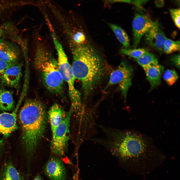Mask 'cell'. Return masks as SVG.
<instances>
[{"instance_id":"26","label":"cell","mask_w":180,"mask_h":180,"mask_svg":"<svg viewBox=\"0 0 180 180\" xmlns=\"http://www.w3.org/2000/svg\"><path fill=\"white\" fill-rule=\"evenodd\" d=\"M6 44L3 39H0V54L5 47Z\"/></svg>"},{"instance_id":"24","label":"cell","mask_w":180,"mask_h":180,"mask_svg":"<svg viewBox=\"0 0 180 180\" xmlns=\"http://www.w3.org/2000/svg\"><path fill=\"white\" fill-rule=\"evenodd\" d=\"M170 60L175 66L178 69L180 68V54L172 56L170 58Z\"/></svg>"},{"instance_id":"1","label":"cell","mask_w":180,"mask_h":180,"mask_svg":"<svg viewBox=\"0 0 180 180\" xmlns=\"http://www.w3.org/2000/svg\"><path fill=\"white\" fill-rule=\"evenodd\" d=\"M71 52L73 73L76 79L81 83L84 97L86 99L102 78L104 70V62L98 52L86 44Z\"/></svg>"},{"instance_id":"23","label":"cell","mask_w":180,"mask_h":180,"mask_svg":"<svg viewBox=\"0 0 180 180\" xmlns=\"http://www.w3.org/2000/svg\"><path fill=\"white\" fill-rule=\"evenodd\" d=\"M17 63L8 62L0 59V76L7 69Z\"/></svg>"},{"instance_id":"17","label":"cell","mask_w":180,"mask_h":180,"mask_svg":"<svg viewBox=\"0 0 180 180\" xmlns=\"http://www.w3.org/2000/svg\"><path fill=\"white\" fill-rule=\"evenodd\" d=\"M108 25L118 41L123 46L124 48H129L130 46V39L124 30L121 27L116 25L110 23H108Z\"/></svg>"},{"instance_id":"18","label":"cell","mask_w":180,"mask_h":180,"mask_svg":"<svg viewBox=\"0 0 180 180\" xmlns=\"http://www.w3.org/2000/svg\"><path fill=\"white\" fill-rule=\"evenodd\" d=\"M134 60L144 69L153 65L158 64L156 56L152 53L148 52Z\"/></svg>"},{"instance_id":"11","label":"cell","mask_w":180,"mask_h":180,"mask_svg":"<svg viewBox=\"0 0 180 180\" xmlns=\"http://www.w3.org/2000/svg\"><path fill=\"white\" fill-rule=\"evenodd\" d=\"M18 106L12 113L0 114V133L8 135L17 128L16 113Z\"/></svg>"},{"instance_id":"6","label":"cell","mask_w":180,"mask_h":180,"mask_svg":"<svg viewBox=\"0 0 180 180\" xmlns=\"http://www.w3.org/2000/svg\"><path fill=\"white\" fill-rule=\"evenodd\" d=\"M133 74L132 67L125 62H121L111 74L108 82L104 90L112 86L118 84L126 100L128 90L132 85Z\"/></svg>"},{"instance_id":"12","label":"cell","mask_w":180,"mask_h":180,"mask_svg":"<svg viewBox=\"0 0 180 180\" xmlns=\"http://www.w3.org/2000/svg\"><path fill=\"white\" fill-rule=\"evenodd\" d=\"M144 70L147 79L150 84V90H151L160 84L164 67L158 63L151 66Z\"/></svg>"},{"instance_id":"3","label":"cell","mask_w":180,"mask_h":180,"mask_svg":"<svg viewBox=\"0 0 180 180\" xmlns=\"http://www.w3.org/2000/svg\"><path fill=\"white\" fill-rule=\"evenodd\" d=\"M35 38V68L46 88L52 93L61 95L64 81L59 71L57 60L50 50L47 40L38 33Z\"/></svg>"},{"instance_id":"28","label":"cell","mask_w":180,"mask_h":180,"mask_svg":"<svg viewBox=\"0 0 180 180\" xmlns=\"http://www.w3.org/2000/svg\"><path fill=\"white\" fill-rule=\"evenodd\" d=\"M33 180H43L40 174H38L35 176Z\"/></svg>"},{"instance_id":"2","label":"cell","mask_w":180,"mask_h":180,"mask_svg":"<svg viewBox=\"0 0 180 180\" xmlns=\"http://www.w3.org/2000/svg\"><path fill=\"white\" fill-rule=\"evenodd\" d=\"M19 117L27 158L28 162H30L46 128L45 108L40 101L28 99L22 108Z\"/></svg>"},{"instance_id":"8","label":"cell","mask_w":180,"mask_h":180,"mask_svg":"<svg viewBox=\"0 0 180 180\" xmlns=\"http://www.w3.org/2000/svg\"><path fill=\"white\" fill-rule=\"evenodd\" d=\"M44 170L51 180H66L67 173L62 160L58 156H52L45 164Z\"/></svg>"},{"instance_id":"22","label":"cell","mask_w":180,"mask_h":180,"mask_svg":"<svg viewBox=\"0 0 180 180\" xmlns=\"http://www.w3.org/2000/svg\"><path fill=\"white\" fill-rule=\"evenodd\" d=\"M170 15L176 26L180 28V9L172 8L169 10Z\"/></svg>"},{"instance_id":"16","label":"cell","mask_w":180,"mask_h":180,"mask_svg":"<svg viewBox=\"0 0 180 180\" xmlns=\"http://www.w3.org/2000/svg\"><path fill=\"white\" fill-rule=\"evenodd\" d=\"M19 55L16 48L7 44L0 54V59L7 62L16 63Z\"/></svg>"},{"instance_id":"5","label":"cell","mask_w":180,"mask_h":180,"mask_svg":"<svg viewBox=\"0 0 180 180\" xmlns=\"http://www.w3.org/2000/svg\"><path fill=\"white\" fill-rule=\"evenodd\" d=\"M72 109L66 113L62 123L52 133V138L50 144L52 152L58 156H62L67 148L68 142L70 136V127Z\"/></svg>"},{"instance_id":"21","label":"cell","mask_w":180,"mask_h":180,"mask_svg":"<svg viewBox=\"0 0 180 180\" xmlns=\"http://www.w3.org/2000/svg\"><path fill=\"white\" fill-rule=\"evenodd\" d=\"M178 76L174 70H167L165 71L163 75V78L167 84L172 86L178 78Z\"/></svg>"},{"instance_id":"7","label":"cell","mask_w":180,"mask_h":180,"mask_svg":"<svg viewBox=\"0 0 180 180\" xmlns=\"http://www.w3.org/2000/svg\"><path fill=\"white\" fill-rule=\"evenodd\" d=\"M155 23V22L146 15L138 13L135 15L132 22L133 48H137L142 38Z\"/></svg>"},{"instance_id":"27","label":"cell","mask_w":180,"mask_h":180,"mask_svg":"<svg viewBox=\"0 0 180 180\" xmlns=\"http://www.w3.org/2000/svg\"><path fill=\"white\" fill-rule=\"evenodd\" d=\"M155 3L156 6L158 7H162L164 4V1L162 0H156Z\"/></svg>"},{"instance_id":"13","label":"cell","mask_w":180,"mask_h":180,"mask_svg":"<svg viewBox=\"0 0 180 180\" xmlns=\"http://www.w3.org/2000/svg\"><path fill=\"white\" fill-rule=\"evenodd\" d=\"M66 114L62 107L58 104H54L50 107L48 116L52 133L62 123Z\"/></svg>"},{"instance_id":"10","label":"cell","mask_w":180,"mask_h":180,"mask_svg":"<svg viewBox=\"0 0 180 180\" xmlns=\"http://www.w3.org/2000/svg\"><path fill=\"white\" fill-rule=\"evenodd\" d=\"M22 63H17L6 70L0 76L1 84L4 86L18 90L22 76Z\"/></svg>"},{"instance_id":"4","label":"cell","mask_w":180,"mask_h":180,"mask_svg":"<svg viewBox=\"0 0 180 180\" xmlns=\"http://www.w3.org/2000/svg\"><path fill=\"white\" fill-rule=\"evenodd\" d=\"M58 56V68L64 81L67 84L68 94L71 102V107L73 110L78 111L82 107L80 94L76 88L75 82L76 79L72 67L68 62L65 52L60 44L56 46Z\"/></svg>"},{"instance_id":"25","label":"cell","mask_w":180,"mask_h":180,"mask_svg":"<svg viewBox=\"0 0 180 180\" xmlns=\"http://www.w3.org/2000/svg\"><path fill=\"white\" fill-rule=\"evenodd\" d=\"M148 1V0H128L127 3L132 4L138 7H141Z\"/></svg>"},{"instance_id":"15","label":"cell","mask_w":180,"mask_h":180,"mask_svg":"<svg viewBox=\"0 0 180 180\" xmlns=\"http://www.w3.org/2000/svg\"><path fill=\"white\" fill-rule=\"evenodd\" d=\"M12 91L0 88V110H10L14 107V102Z\"/></svg>"},{"instance_id":"9","label":"cell","mask_w":180,"mask_h":180,"mask_svg":"<svg viewBox=\"0 0 180 180\" xmlns=\"http://www.w3.org/2000/svg\"><path fill=\"white\" fill-rule=\"evenodd\" d=\"M167 38L157 21L144 35L146 43L159 52L163 51L164 42Z\"/></svg>"},{"instance_id":"20","label":"cell","mask_w":180,"mask_h":180,"mask_svg":"<svg viewBox=\"0 0 180 180\" xmlns=\"http://www.w3.org/2000/svg\"><path fill=\"white\" fill-rule=\"evenodd\" d=\"M180 50V42L179 41H174L166 38L164 44L163 51L166 54H170Z\"/></svg>"},{"instance_id":"30","label":"cell","mask_w":180,"mask_h":180,"mask_svg":"<svg viewBox=\"0 0 180 180\" xmlns=\"http://www.w3.org/2000/svg\"><path fill=\"white\" fill-rule=\"evenodd\" d=\"M2 142V140H0V149L1 146V145Z\"/></svg>"},{"instance_id":"29","label":"cell","mask_w":180,"mask_h":180,"mask_svg":"<svg viewBox=\"0 0 180 180\" xmlns=\"http://www.w3.org/2000/svg\"><path fill=\"white\" fill-rule=\"evenodd\" d=\"M3 34V31L0 25V37L2 36Z\"/></svg>"},{"instance_id":"14","label":"cell","mask_w":180,"mask_h":180,"mask_svg":"<svg viewBox=\"0 0 180 180\" xmlns=\"http://www.w3.org/2000/svg\"><path fill=\"white\" fill-rule=\"evenodd\" d=\"M0 180H24L16 168L11 163L3 166L0 175Z\"/></svg>"},{"instance_id":"19","label":"cell","mask_w":180,"mask_h":180,"mask_svg":"<svg viewBox=\"0 0 180 180\" xmlns=\"http://www.w3.org/2000/svg\"><path fill=\"white\" fill-rule=\"evenodd\" d=\"M149 49L148 48H142L126 49L122 48L120 51L121 54L135 58H138L147 52Z\"/></svg>"}]
</instances>
